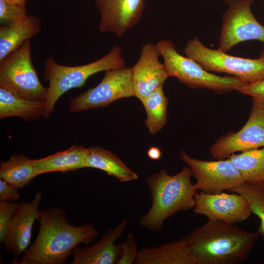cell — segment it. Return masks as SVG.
Listing matches in <instances>:
<instances>
[{
  "label": "cell",
  "instance_id": "d6986e66",
  "mask_svg": "<svg viewBox=\"0 0 264 264\" xmlns=\"http://www.w3.org/2000/svg\"><path fill=\"white\" fill-rule=\"evenodd\" d=\"M88 148L74 145L46 157L33 159L38 176L46 173L76 171L87 168Z\"/></svg>",
  "mask_w": 264,
  "mask_h": 264
},
{
  "label": "cell",
  "instance_id": "4dcf8cb0",
  "mask_svg": "<svg viewBox=\"0 0 264 264\" xmlns=\"http://www.w3.org/2000/svg\"><path fill=\"white\" fill-rule=\"evenodd\" d=\"M147 155L152 160H158L161 156V152L158 148L152 147L148 150Z\"/></svg>",
  "mask_w": 264,
  "mask_h": 264
},
{
  "label": "cell",
  "instance_id": "4fadbf2b",
  "mask_svg": "<svg viewBox=\"0 0 264 264\" xmlns=\"http://www.w3.org/2000/svg\"><path fill=\"white\" fill-rule=\"evenodd\" d=\"M100 15L99 29L118 37L140 21L145 5L144 0H96Z\"/></svg>",
  "mask_w": 264,
  "mask_h": 264
},
{
  "label": "cell",
  "instance_id": "d4e9b609",
  "mask_svg": "<svg viewBox=\"0 0 264 264\" xmlns=\"http://www.w3.org/2000/svg\"><path fill=\"white\" fill-rule=\"evenodd\" d=\"M230 192L239 193L245 198L252 214L255 215L260 220L257 231L264 238V183L244 182Z\"/></svg>",
  "mask_w": 264,
  "mask_h": 264
},
{
  "label": "cell",
  "instance_id": "277c9868",
  "mask_svg": "<svg viewBox=\"0 0 264 264\" xmlns=\"http://www.w3.org/2000/svg\"><path fill=\"white\" fill-rule=\"evenodd\" d=\"M120 47L116 45L101 58L86 65L67 66L57 63L54 58L48 57L44 63V78L49 83L44 100L43 115L48 118L54 111L59 98L67 91L85 85L91 75L102 71L126 66Z\"/></svg>",
  "mask_w": 264,
  "mask_h": 264
},
{
  "label": "cell",
  "instance_id": "7402d4cb",
  "mask_svg": "<svg viewBox=\"0 0 264 264\" xmlns=\"http://www.w3.org/2000/svg\"><path fill=\"white\" fill-rule=\"evenodd\" d=\"M38 176L33 159L23 154L12 155L0 164V179L18 189L28 185Z\"/></svg>",
  "mask_w": 264,
  "mask_h": 264
},
{
  "label": "cell",
  "instance_id": "d6a6232c",
  "mask_svg": "<svg viewBox=\"0 0 264 264\" xmlns=\"http://www.w3.org/2000/svg\"><path fill=\"white\" fill-rule=\"evenodd\" d=\"M263 0V1L264 2V0Z\"/></svg>",
  "mask_w": 264,
  "mask_h": 264
},
{
  "label": "cell",
  "instance_id": "83f0119b",
  "mask_svg": "<svg viewBox=\"0 0 264 264\" xmlns=\"http://www.w3.org/2000/svg\"><path fill=\"white\" fill-rule=\"evenodd\" d=\"M121 250V256L117 264H135L139 250L134 240L132 233L128 234L126 240L119 243Z\"/></svg>",
  "mask_w": 264,
  "mask_h": 264
},
{
  "label": "cell",
  "instance_id": "cb8c5ba5",
  "mask_svg": "<svg viewBox=\"0 0 264 264\" xmlns=\"http://www.w3.org/2000/svg\"><path fill=\"white\" fill-rule=\"evenodd\" d=\"M141 102L147 114L145 124L150 133L155 134L167 122L168 99L164 93L163 86L156 89Z\"/></svg>",
  "mask_w": 264,
  "mask_h": 264
},
{
  "label": "cell",
  "instance_id": "f1b7e54d",
  "mask_svg": "<svg viewBox=\"0 0 264 264\" xmlns=\"http://www.w3.org/2000/svg\"><path fill=\"white\" fill-rule=\"evenodd\" d=\"M237 91L250 96L253 102L264 108V78L254 83L246 84Z\"/></svg>",
  "mask_w": 264,
  "mask_h": 264
},
{
  "label": "cell",
  "instance_id": "30bf717a",
  "mask_svg": "<svg viewBox=\"0 0 264 264\" xmlns=\"http://www.w3.org/2000/svg\"><path fill=\"white\" fill-rule=\"evenodd\" d=\"M178 155L190 168L196 179L194 185L197 191L207 193L230 191L244 182L240 171L229 158L202 160L190 157L184 151H180Z\"/></svg>",
  "mask_w": 264,
  "mask_h": 264
},
{
  "label": "cell",
  "instance_id": "4316f807",
  "mask_svg": "<svg viewBox=\"0 0 264 264\" xmlns=\"http://www.w3.org/2000/svg\"><path fill=\"white\" fill-rule=\"evenodd\" d=\"M20 203L0 200V242L3 243L7 236L12 218Z\"/></svg>",
  "mask_w": 264,
  "mask_h": 264
},
{
  "label": "cell",
  "instance_id": "44dd1931",
  "mask_svg": "<svg viewBox=\"0 0 264 264\" xmlns=\"http://www.w3.org/2000/svg\"><path fill=\"white\" fill-rule=\"evenodd\" d=\"M44 108V101L26 100L0 87V119L19 117L29 122L37 121L43 117Z\"/></svg>",
  "mask_w": 264,
  "mask_h": 264
},
{
  "label": "cell",
  "instance_id": "7c38bea8",
  "mask_svg": "<svg viewBox=\"0 0 264 264\" xmlns=\"http://www.w3.org/2000/svg\"><path fill=\"white\" fill-rule=\"evenodd\" d=\"M194 212L208 220L235 224L248 219L252 214L245 198L237 193L197 192Z\"/></svg>",
  "mask_w": 264,
  "mask_h": 264
},
{
  "label": "cell",
  "instance_id": "ffe728a7",
  "mask_svg": "<svg viewBox=\"0 0 264 264\" xmlns=\"http://www.w3.org/2000/svg\"><path fill=\"white\" fill-rule=\"evenodd\" d=\"M87 168L102 170L121 182H129L138 178L137 174L129 168L115 154L110 151L98 146L88 148Z\"/></svg>",
  "mask_w": 264,
  "mask_h": 264
},
{
  "label": "cell",
  "instance_id": "8fae6325",
  "mask_svg": "<svg viewBox=\"0 0 264 264\" xmlns=\"http://www.w3.org/2000/svg\"><path fill=\"white\" fill-rule=\"evenodd\" d=\"M264 147V108L253 102L251 111L244 126L236 132H229L210 147L214 159L227 158L237 152Z\"/></svg>",
  "mask_w": 264,
  "mask_h": 264
},
{
  "label": "cell",
  "instance_id": "7a4b0ae2",
  "mask_svg": "<svg viewBox=\"0 0 264 264\" xmlns=\"http://www.w3.org/2000/svg\"><path fill=\"white\" fill-rule=\"evenodd\" d=\"M259 236L258 231L208 220L184 238L195 264H239L250 256Z\"/></svg>",
  "mask_w": 264,
  "mask_h": 264
},
{
  "label": "cell",
  "instance_id": "5bb4252c",
  "mask_svg": "<svg viewBox=\"0 0 264 264\" xmlns=\"http://www.w3.org/2000/svg\"><path fill=\"white\" fill-rule=\"evenodd\" d=\"M42 198V193L37 192L31 201H22L14 213L3 243L6 251L13 255L12 264H18L19 256L30 246L34 222L40 217L39 208Z\"/></svg>",
  "mask_w": 264,
  "mask_h": 264
},
{
  "label": "cell",
  "instance_id": "9c48e42d",
  "mask_svg": "<svg viewBox=\"0 0 264 264\" xmlns=\"http://www.w3.org/2000/svg\"><path fill=\"white\" fill-rule=\"evenodd\" d=\"M228 6L222 15L218 49L226 52L237 44L249 40L264 44V26L251 10L255 0H223Z\"/></svg>",
  "mask_w": 264,
  "mask_h": 264
},
{
  "label": "cell",
  "instance_id": "836d02e7",
  "mask_svg": "<svg viewBox=\"0 0 264 264\" xmlns=\"http://www.w3.org/2000/svg\"><path fill=\"white\" fill-rule=\"evenodd\" d=\"M263 182L264 183V181H263Z\"/></svg>",
  "mask_w": 264,
  "mask_h": 264
},
{
  "label": "cell",
  "instance_id": "484cf974",
  "mask_svg": "<svg viewBox=\"0 0 264 264\" xmlns=\"http://www.w3.org/2000/svg\"><path fill=\"white\" fill-rule=\"evenodd\" d=\"M28 16L26 6L7 0H0V22L9 24Z\"/></svg>",
  "mask_w": 264,
  "mask_h": 264
},
{
  "label": "cell",
  "instance_id": "ac0fdd59",
  "mask_svg": "<svg viewBox=\"0 0 264 264\" xmlns=\"http://www.w3.org/2000/svg\"><path fill=\"white\" fill-rule=\"evenodd\" d=\"M41 29L40 17L28 15L22 20L0 27V62L37 35Z\"/></svg>",
  "mask_w": 264,
  "mask_h": 264
},
{
  "label": "cell",
  "instance_id": "8992f818",
  "mask_svg": "<svg viewBox=\"0 0 264 264\" xmlns=\"http://www.w3.org/2000/svg\"><path fill=\"white\" fill-rule=\"evenodd\" d=\"M0 87L22 98L44 102L47 88L33 65L30 40L0 62Z\"/></svg>",
  "mask_w": 264,
  "mask_h": 264
},
{
  "label": "cell",
  "instance_id": "6da1fadb",
  "mask_svg": "<svg viewBox=\"0 0 264 264\" xmlns=\"http://www.w3.org/2000/svg\"><path fill=\"white\" fill-rule=\"evenodd\" d=\"M40 229L34 242L22 254L20 264H64L80 243L89 244L99 235L90 223L74 226L65 211L53 207L40 210Z\"/></svg>",
  "mask_w": 264,
  "mask_h": 264
},
{
  "label": "cell",
  "instance_id": "f546056e",
  "mask_svg": "<svg viewBox=\"0 0 264 264\" xmlns=\"http://www.w3.org/2000/svg\"><path fill=\"white\" fill-rule=\"evenodd\" d=\"M20 197L17 188L0 179V200L15 202L19 200Z\"/></svg>",
  "mask_w": 264,
  "mask_h": 264
},
{
  "label": "cell",
  "instance_id": "9a60e30c",
  "mask_svg": "<svg viewBox=\"0 0 264 264\" xmlns=\"http://www.w3.org/2000/svg\"><path fill=\"white\" fill-rule=\"evenodd\" d=\"M155 44L146 43L142 45L139 59L131 68L135 97L141 102L159 87L169 77Z\"/></svg>",
  "mask_w": 264,
  "mask_h": 264
},
{
  "label": "cell",
  "instance_id": "e0dca14e",
  "mask_svg": "<svg viewBox=\"0 0 264 264\" xmlns=\"http://www.w3.org/2000/svg\"><path fill=\"white\" fill-rule=\"evenodd\" d=\"M136 264H195L184 237L158 246L143 247Z\"/></svg>",
  "mask_w": 264,
  "mask_h": 264
},
{
  "label": "cell",
  "instance_id": "3957f363",
  "mask_svg": "<svg viewBox=\"0 0 264 264\" xmlns=\"http://www.w3.org/2000/svg\"><path fill=\"white\" fill-rule=\"evenodd\" d=\"M189 167L171 176L165 169L146 179L152 199L148 211L139 221L140 226L153 231H159L165 221L176 213L194 208L197 190L192 183Z\"/></svg>",
  "mask_w": 264,
  "mask_h": 264
},
{
  "label": "cell",
  "instance_id": "5b68a950",
  "mask_svg": "<svg viewBox=\"0 0 264 264\" xmlns=\"http://www.w3.org/2000/svg\"><path fill=\"white\" fill-rule=\"evenodd\" d=\"M155 46L163 58L169 77H176L191 88H206L223 94L237 91L247 84L235 76L221 77L209 73L194 60L180 54L171 40H162Z\"/></svg>",
  "mask_w": 264,
  "mask_h": 264
},
{
  "label": "cell",
  "instance_id": "ba28073f",
  "mask_svg": "<svg viewBox=\"0 0 264 264\" xmlns=\"http://www.w3.org/2000/svg\"><path fill=\"white\" fill-rule=\"evenodd\" d=\"M135 96L131 68L123 67L106 71L94 88L70 98L68 109L72 112L105 107L119 99Z\"/></svg>",
  "mask_w": 264,
  "mask_h": 264
},
{
  "label": "cell",
  "instance_id": "1f68e13d",
  "mask_svg": "<svg viewBox=\"0 0 264 264\" xmlns=\"http://www.w3.org/2000/svg\"><path fill=\"white\" fill-rule=\"evenodd\" d=\"M12 1L20 5L26 6V4L29 0H7Z\"/></svg>",
  "mask_w": 264,
  "mask_h": 264
},
{
  "label": "cell",
  "instance_id": "52a82bcc",
  "mask_svg": "<svg viewBox=\"0 0 264 264\" xmlns=\"http://www.w3.org/2000/svg\"><path fill=\"white\" fill-rule=\"evenodd\" d=\"M186 56L206 70L222 72L250 84L264 78V51L259 58L247 59L227 54L219 49L206 47L196 37L189 40L183 49Z\"/></svg>",
  "mask_w": 264,
  "mask_h": 264
},
{
  "label": "cell",
  "instance_id": "603a6c76",
  "mask_svg": "<svg viewBox=\"0 0 264 264\" xmlns=\"http://www.w3.org/2000/svg\"><path fill=\"white\" fill-rule=\"evenodd\" d=\"M229 158L242 176L244 182L256 183L264 181V147L232 154Z\"/></svg>",
  "mask_w": 264,
  "mask_h": 264
},
{
  "label": "cell",
  "instance_id": "2e32d148",
  "mask_svg": "<svg viewBox=\"0 0 264 264\" xmlns=\"http://www.w3.org/2000/svg\"><path fill=\"white\" fill-rule=\"evenodd\" d=\"M128 224L125 218L113 229L105 231L100 240L91 245L84 247L77 245L72 250L71 264H117L121 256L119 243Z\"/></svg>",
  "mask_w": 264,
  "mask_h": 264
}]
</instances>
